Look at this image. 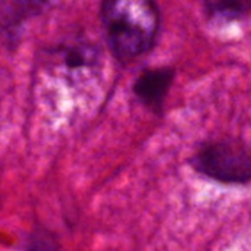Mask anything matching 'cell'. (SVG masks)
<instances>
[{
    "mask_svg": "<svg viewBox=\"0 0 251 251\" xmlns=\"http://www.w3.org/2000/svg\"><path fill=\"white\" fill-rule=\"evenodd\" d=\"M212 9L222 16L237 18L251 10V0H212Z\"/></svg>",
    "mask_w": 251,
    "mask_h": 251,
    "instance_id": "277c9868",
    "label": "cell"
},
{
    "mask_svg": "<svg viewBox=\"0 0 251 251\" xmlns=\"http://www.w3.org/2000/svg\"><path fill=\"white\" fill-rule=\"evenodd\" d=\"M16 1L28 10H44L56 4L59 0H16Z\"/></svg>",
    "mask_w": 251,
    "mask_h": 251,
    "instance_id": "5b68a950",
    "label": "cell"
},
{
    "mask_svg": "<svg viewBox=\"0 0 251 251\" xmlns=\"http://www.w3.org/2000/svg\"><path fill=\"white\" fill-rule=\"evenodd\" d=\"M31 251H56V246H53V241L51 240H47V238H35L32 240L31 243Z\"/></svg>",
    "mask_w": 251,
    "mask_h": 251,
    "instance_id": "8992f818",
    "label": "cell"
},
{
    "mask_svg": "<svg viewBox=\"0 0 251 251\" xmlns=\"http://www.w3.org/2000/svg\"><path fill=\"white\" fill-rule=\"evenodd\" d=\"M174 71L168 68H157L146 71L135 82L134 91L137 97L147 106L159 109L172 84Z\"/></svg>",
    "mask_w": 251,
    "mask_h": 251,
    "instance_id": "3957f363",
    "label": "cell"
},
{
    "mask_svg": "<svg viewBox=\"0 0 251 251\" xmlns=\"http://www.w3.org/2000/svg\"><path fill=\"white\" fill-rule=\"evenodd\" d=\"M103 24L112 50L119 57L132 59L151 49L159 12L153 0H104Z\"/></svg>",
    "mask_w": 251,
    "mask_h": 251,
    "instance_id": "6da1fadb",
    "label": "cell"
},
{
    "mask_svg": "<svg viewBox=\"0 0 251 251\" xmlns=\"http://www.w3.org/2000/svg\"><path fill=\"white\" fill-rule=\"evenodd\" d=\"M191 166L203 176L218 182H251V150L235 140H218L203 144L193 156Z\"/></svg>",
    "mask_w": 251,
    "mask_h": 251,
    "instance_id": "7a4b0ae2",
    "label": "cell"
}]
</instances>
